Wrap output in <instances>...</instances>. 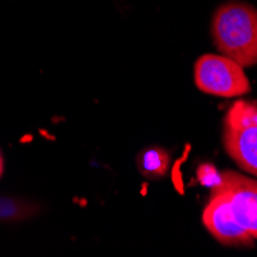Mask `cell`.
Instances as JSON below:
<instances>
[{
    "label": "cell",
    "instance_id": "obj_5",
    "mask_svg": "<svg viewBox=\"0 0 257 257\" xmlns=\"http://www.w3.org/2000/svg\"><path fill=\"white\" fill-rule=\"evenodd\" d=\"M222 191L226 194L239 225L257 240V180L234 171H225Z\"/></svg>",
    "mask_w": 257,
    "mask_h": 257
},
{
    "label": "cell",
    "instance_id": "obj_3",
    "mask_svg": "<svg viewBox=\"0 0 257 257\" xmlns=\"http://www.w3.org/2000/svg\"><path fill=\"white\" fill-rule=\"evenodd\" d=\"M194 83L205 92L217 97H239L251 91L243 66L220 54H205L194 65Z\"/></svg>",
    "mask_w": 257,
    "mask_h": 257
},
{
    "label": "cell",
    "instance_id": "obj_6",
    "mask_svg": "<svg viewBox=\"0 0 257 257\" xmlns=\"http://www.w3.org/2000/svg\"><path fill=\"white\" fill-rule=\"evenodd\" d=\"M170 167V154L163 148L150 147L137 156V168L148 179H160Z\"/></svg>",
    "mask_w": 257,
    "mask_h": 257
},
{
    "label": "cell",
    "instance_id": "obj_7",
    "mask_svg": "<svg viewBox=\"0 0 257 257\" xmlns=\"http://www.w3.org/2000/svg\"><path fill=\"white\" fill-rule=\"evenodd\" d=\"M196 176L199 183L203 185L205 188L211 190V193L220 190L223 186V174L219 173V170L214 165H211V163H202V165H199Z\"/></svg>",
    "mask_w": 257,
    "mask_h": 257
},
{
    "label": "cell",
    "instance_id": "obj_9",
    "mask_svg": "<svg viewBox=\"0 0 257 257\" xmlns=\"http://www.w3.org/2000/svg\"><path fill=\"white\" fill-rule=\"evenodd\" d=\"M4 173V160H2V154H0V176Z\"/></svg>",
    "mask_w": 257,
    "mask_h": 257
},
{
    "label": "cell",
    "instance_id": "obj_2",
    "mask_svg": "<svg viewBox=\"0 0 257 257\" xmlns=\"http://www.w3.org/2000/svg\"><path fill=\"white\" fill-rule=\"evenodd\" d=\"M223 145L239 168L257 177V103L237 100L223 120Z\"/></svg>",
    "mask_w": 257,
    "mask_h": 257
},
{
    "label": "cell",
    "instance_id": "obj_4",
    "mask_svg": "<svg viewBox=\"0 0 257 257\" xmlns=\"http://www.w3.org/2000/svg\"><path fill=\"white\" fill-rule=\"evenodd\" d=\"M203 225L219 243L226 246H252L254 239L236 220L229 200L222 190L213 191L202 216Z\"/></svg>",
    "mask_w": 257,
    "mask_h": 257
},
{
    "label": "cell",
    "instance_id": "obj_1",
    "mask_svg": "<svg viewBox=\"0 0 257 257\" xmlns=\"http://www.w3.org/2000/svg\"><path fill=\"white\" fill-rule=\"evenodd\" d=\"M211 33L217 50L240 66L257 63V10L242 2H228L213 16Z\"/></svg>",
    "mask_w": 257,
    "mask_h": 257
},
{
    "label": "cell",
    "instance_id": "obj_8",
    "mask_svg": "<svg viewBox=\"0 0 257 257\" xmlns=\"http://www.w3.org/2000/svg\"><path fill=\"white\" fill-rule=\"evenodd\" d=\"M27 214L25 206L16 200L0 199V219H17Z\"/></svg>",
    "mask_w": 257,
    "mask_h": 257
}]
</instances>
